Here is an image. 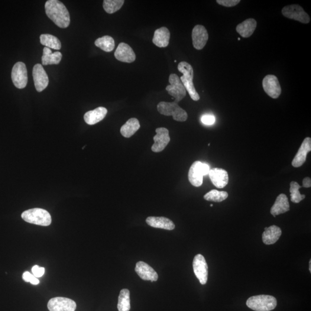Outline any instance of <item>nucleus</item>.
<instances>
[{
	"mask_svg": "<svg viewBox=\"0 0 311 311\" xmlns=\"http://www.w3.org/2000/svg\"><path fill=\"white\" fill-rule=\"evenodd\" d=\"M282 235L281 229L276 225H271L265 228L262 234V241L265 244L271 245L275 244Z\"/></svg>",
	"mask_w": 311,
	"mask_h": 311,
	"instance_id": "5701e85b",
	"label": "nucleus"
},
{
	"mask_svg": "<svg viewBox=\"0 0 311 311\" xmlns=\"http://www.w3.org/2000/svg\"><path fill=\"white\" fill-rule=\"evenodd\" d=\"M146 222L152 227L156 228L172 231L176 228L174 223L171 220L164 218V217H149L146 220Z\"/></svg>",
	"mask_w": 311,
	"mask_h": 311,
	"instance_id": "412c9836",
	"label": "nucleus"
},
{
	"mask_svg": "<svg viewBox=\"0 0 311 311\" xmlns=\"http://www.w3.org/2000/svg\"><path fill=\"white\" fill-rule=\"evenodd\" d=\"M95 46L106 52H111L115 47L114 39L109 35L97 39L95 42Z\"/></svg>",
	"mask_w": 311,
	"mask_h": 311,
	"instance_id": "c85d7f7f",
	"label": "nucleus"
},
{
	"mask_svg": "<svg viewBox=\"0 0 311 311\" xmlns=\"http://www.w3.org/2000/svg\"><path fill=\"white\" fill-rule=\"evenodd\" d=\"M193 270L196 276L200 283L205 285L207 283L208 275V267L205 258L201 254H198L193 260Z\"/></svg>",
	"mask_w": 311,
	"mask_h": 311,
	"instance_id": "f8f14e48",
	"label": "nucleus"
},
{
	"mask_svg": "<svg viewBox=\"0 0 311 311\" xmlns=\"http://www.w3.org/2000/svg\"><path fill=\"white\" fill-rule=\"evenodd\" d=\"M124 2V0H105L103 1V8L108 14H114L121 8Z\"/></svg>",
	"mask_w": 311,
	"mask_h": 311,
	"instance_id": "7c9ffc66",
	"label": "nucleus"
},
{
	"mask_svg": "<svg viewBox=\"0 0 311 311\" xmlns=\"http://www.w3.org/2000/svg\"><path fill=\"white\" fill-rule=\"evenodd\" d=\"M213 205H212V204H211V205H210V206L212 207Z\"/></svg>",
	"mask_w": 311,
	"mask_h": 311,
	"instance_id": "ea45409f",
	"label": "nucleus"
},
{
	"mask_svg": "<svg viewBox=\"0 0 311 311\" xmlns=\"http://www.w3.org/2000/svg\"><path fill=\"white\" fill-rule=\"evenodd\" d=\"M47 307L50 311H75L77 305L75 301L72 299L57 297L48 301Z\"/></svg>",
	"mask_w": 311,
	"mask_h": 311,
	"instance_id": "9d476101",
	"label": "nucleus"
},
{
	"mask_svg": "<svg viewBox=\"0 0 311 311\" xmlns=\"http://www.w3.org/2000/svg\"><path fill=\"white\" fill-rule=\"evenodd\" d=\"M32 76H33L35 89L38 92H42V90L46 89L49 80H48L47 74L42 65L40 64L35 65L32 70Z\"/></svg>",
	"mask_w": 311,
	"mask_h": 311,
	"instance_id": "4468645a",
	"label": "nucleus"
},
{
	"mask_svg": "<svg viewBox=\"0 0 311 311\" xmlns=\"http://www.w3.org/2000/svg\"><path fill=\"white\" fill-rule=\"evenodd\" d=\"M63 55L59 51L52 53L50 48L45 47L44 48L43 56L42 57V63L43 66L48 65L59 64L62 59Z\"/></svg>",
	"mask_w": 311,
	"mask_h": 311,
	"instance_id": "a878e982",
	"label": "nucleus"
},
{
	"mask_svg": "<svg viewBox=\"0 0 311 311\" xmlns=\"http://www.w3.org/2000/svg\"><path fill=\"white\" fill-rule=\"evenodd\" d=\"M310 273H311V261H310Z\"/></svg>",
	"mask_w": 311,
	"mask_h": 311,
	"instance_id": "58836bf2",
	"label": "nucleus"
},
{
	"mask_svg": "<svg viewBox=\"0 0 311 311\" xmlns=\"http://www.w3.org/2000/svg\"><path fill=\"white\" fill-rule=\"evenodd\" d=\"M201 121L203 124L212 125L215 122V118L212 115L206 114L202 116Z\"/></svg>",
	"mask_w": 311,
	"mask_h": 311,
	"instance_id": "e433bc0d",
	"label": "nucleus"
},
{
	"mask_svg": "<svg viewBox=\"0 0 311 311\" xmlns=\"http://www.w3.org/2000/svg\"><path fill=\"white\" fill-rule=\"evenodd\" d=\"M117 307L119 311H129L131 310V299L128 289H124L120 291Z\"/></svg>",
	"mask_w": 311,
	"mask_h": 311,
	"instance_id": "c756f323",
	"label": "nucleus"
},
{
	"mask_svg": "<svg viewBox=\"0 0 311 311\" xmlns=\"http://www.w3.org/2000/svg\"><path fill=\"white\" fill-rule=\"evenodd\" d=\"M290 210V205L288 197L284 194H281L277 198L270 213L274 217L286 213Z\"/></svg>",
	"mask_w": 311,
	"mask_h": 311,
	"instance_id": "aec40b11",
	"label": "nucleus"
},
{
	"mask_svg": "<svg viewBox=\"0 0 311 311\" xmlns=\"http://www.w3.org/2000/svg\"><path fill=\"white\" fill-rule=\"evenodd\" d=\"M22 279L27 283H30L32 285H37L40 283V281L34 275H32L28 271H25L22 274Z\"/></svg>",
	"mask_w": 311,
	"mask_h": 311,
	"instance_id": "72a5a7b5",
	"label": "nucleus"
},
{
	"mask_svg": "<svg viewBox=\"0 0 311 311\" xmlns=\"http://www.w3.org/2000/svg\"><path fill=\"white\" fill-rule=\"evenodd\" d=\"M210 167L207 164L200 161L194 162L189 171V180L195 187H200L203 183V177L209 174Z\"/></svg>",
	"mask_w": 311,
	"mask_h": 311,
	"instance_id": "423d86ee",
	"label": "nucleus"
},
{
	"mask_svg": "<svg viewBox=\"0 0 311 311\" xmlns=\"http://www.w3.org/2000/svg\"><path fill=\"white\" fill-rule=\"evenodd\" d=\"M246 304L255 311H270L277 307V301L273 296L263 294L249 297Z\"/></svg>",
	"mask_w": 311,
	"mask_h": 311,
	"instance_id": "7ed1b4c3",
	"label": "nucleus"
},
{
	"mask_svg": "<svg viewBox=\"0 0 311 311\" xmlns=\"http://www.w3.org/2000/svg\"><path fill=\"white\" fill-rule=\"evenodd\" d=\"M32 271L35 277H42L44 274L45 268L40 267L38 265H35L32 268Z\"/></svg>",
	"mask_w": 311,
	"mask_h": 311,
	"instance_id": "c9c22d12",
	"label": "nucleus"
},
{
	"mask_svg": "<svg viewBox=\"0 0 311 311\" xmlns=\"http://www.w3.org/2000/svg\"><path fill=\"white\" fill-rule=\"evenodd\" d=\"M282 14L287 18L299 22L301 23L308 24L311 21L310 16L304 11L301 6L293 4L285 6L282 9Z\"/></svg>",
	"mask_w": 311,
	"mask_h": 311,
	"instance_id": "6e6552de",
	"label": "nucleus"
},
{
	"mask_svg": "<svg viewBox=\"0 0 311 311\" xmlns=\"http://www.w3.org/2000/svg\"><path fill=\"white\" fill-rule=\"evenodd\" d=\"M301 187L296 181H293L290 183V193L291 202L298 203L305 199L306 196L302 195L299 192V189Z\"/></svg>",
	"mask_w": 311,
	"mask_h": 311,
	"instance_id": "473e14b6",
	"label": "nucleus"
},
{
	"mask_svg": "<svg viewBox=\"0 0 311 311\" xmlns=\"http://www.w3.org/2000/svg\"><path fill=\"white\" fill-rule=\"evenodd\" d=\"M170 85L166 87L168 94L175 98V102L181 101L186 95V90L180 78L176 74H171L169 77Z\"/></svg>",
	"mask_w": 311,
	"mask_h": 311,
	"instance_id": "0eeeda50",
	"label": "nucleus"
},
{
	"mask_svg": "<svg viewBox=\"0 0 311 311\" xmlns=\"http://www.w3.org/2000/svg\"><path fill=\"white\" fill-rule=\"evenodd\" d=\"M216 2L219 5L225 6V7H232L239 4L241 1L240 0H217Z\"/></svg>",
	"mask_w": 311,
	"mask_h": 311,
	"instance_id": "f704fd0d",
	"label": "nucleus"
},
{
	"mask_svg": "<svg viewBox=\"0 0 311 311\" xmlns=\"http://www.w3.org/2000/svg\"><path fill=\"white\" fill-rule=\"evenodd\" d=\"M11 77L14 86L19 89H23L28 82L27 70L25 65L18 62L12 68Z\"/></svg>",
	"mask_w": 311,
	"mask_h": 311,
	"instance_id": "1a4fd4ad",
	"label": "nucleus"
},
{
	"mask_svg": "<svg viewBox=\"0 0 311 311\" xmlns=\"http://www.w3.org/2000/svg\"><path fill=\"white\" fill-rule=\"evenodd\" d=\"M135 271L143 280L156 281L158 280V274L156 272L150 265L144 262L140 261L136 264Z\"/></svg>",
	"mask_w": 311,
	"mask_h": 311,
	"instance_id": "6ab92c4d",
	"label": "nucleus"
},
{
	"mask_svg": "<svg viewBox=\"0 0 311 311\" xmlns=\"http://www.w3.org/2000/svg\"><path fill=\"white\" fill-rule=\"evenodd\" d=\"M156 135L154 136V144L152 145V151L156 153L163 151L170 141L169 131L165 128L156 129Z\"/></svg>",
	"mask_w": 311,
	"mask_h": 311,
	"instance_id": "ddd939ff",
	"label": "nucleus"
},
{
	"mask_svg": "<svg viewBox=\"0 0 311 311\" xmlns=\"http://www.w3.org/2000/svg\"><path fill=\"white\" fill-rule=\"evenodd\" d=\"M311 151V138L307 137L304 139L299 151L294 157L291 165L294 167L302 166L306 161L307 155Z\"/></svg>",
	"mask_w": 311,
	"mask_h": 311,
	"instance_id": "a211bd4d",
	"label": "nucleus"
},
{
	"mask_svg": "<svg viewBox=\"0 0 311 311\" xmlns=\"http://www.w3.org/2000/svg\"><path fill=\"white\" fill-rule=\"evenodd\" d=\"M265 92L273 99H277L281 95L282 89L278 78L272 74L266 76L262 81Z\"/></svg>",
	"mask_w": 311,
	"mask_h": 311,
	"instance_id": "9b49d317",
	"label": "nucleus"
},
{
	"mask_svg": "<svg viewBox=\"0 0 311 311\" xmlns=\"http://www.w3.org/2000/svg\"><path fill=\"white\" fill-rule=\"evenodd\" d=\"M45 11L48 18L58 27L66 28L69 25V13L63 2L58 0H48L45 4Z\"/></svg>",
	"mask_w": 311,
	"mask_h": 311,
	"instance_id": "f257e3e1",
	"label": "nucleus"
},
{
	"mask_svg": "<svg viewBox=\"0 0 311 311\" xmlns=\"http://www.w3.org/2000/svg\"><path fill=\"white\" fill-rule=\"evenodd\" d=\"M209 35L206 29L202 25H197L192 31L193 44L197 50H202L208 41Z\"/></svg>",
	"mask_w": 311,
	"mask_h": 311,
	"instance_id": "2eb2a0df",
	"label": "nucleus"
},
{
	"mask_svg": "<svg viewBox=\"0 0 311 311\" xmlns=\"http://www.w3.org/2000/svg\"><path fill=\"white\" fill-rule=\"evenodd\" d=\"M228 197V194L226 192H219L216 190H212L206 193L203 198L208 201L221 202L225 200Z\"/></svg>",
	"mask_w": 311,
	"mask_h": 311,
	"instance_id": "2f4dec72",
	"label": "nucleus"
},
{
	"mask_svg": "<svg viewBox=\"0 0 311 311\" xmlns=\"http://www.w3.org/2000/svg\"><path fill=\"white\" fill-rule=\"evenodd\" d=\"M108 110L103 107H99L95 110L87 112L84 116V121L87 124L93 125L97 124L105 118Z\"/></svg>",
	"mask_w": 311,
	"mask_h": 311,
	"instance_id": "4be33fe9",
	"label": "nucleus"
},
{
	"mask_svg": "<svg viewBox=\"0 0 311 311\" xmlns=\"http://www.w3.org/2000/svg\"><path fill=\"white\" fill-rule=\"evenodd\" d=\"M22 218L25 222L41 226H48L51 223V217L47 210L34 208L26 210L22 213Z\"/></svg>",
	"mask_w": 311,
	"mask_h": 311,
	"instance_id": "20e7f679",
	"label": "nucleus"
},
{
	"mask_svg": "<svg viewBox=\"0 0 311 311\" xmlns=\"http://www.w3.org/2000/svg\"><path fill=\"white\" fill-rule=\"evenodd\" d=\"M140 128V122L137 118H132L128 120L121 128V133L125 138L131 137Z\"/></svg>",
	"mask_w": 311,
	"mask_h": 311,
	"instance_id": "bb28decb",
	"label": "nucleus"
},
{
	"mask_svg": "<svg viewBox=\"0 0 311 311\" xmlns=\"http://www.w3.org/2000/svg\"><path fill=\"white\" fill-rule=\"evenodd\" d=\"M178 69L183 73V76L180 77V80L186 91L189 93L191 98L194 101H198L200 99V96L194 85V70L192 66L185 61H182L178 64Z\"/></svg>",
	"mask_w": 311,
	"mask_h": 311,
	"instance_id": "f03ea898",
	"label": "nucleus"
},
{
	"mask_svg": "<svg viewBox=\"0 0 311 311\" xmlns=\"http://www.w3.org/2000/svg\"><path fill=\"white\" fill-rule=\"evenodd\" d=\"M170 32L166 27H163L155 31L153 43L158 47H166L169 44Z\"/></svg>",
	"mask_w": 311,
	"mask_h": 311,
	"instance_id": "393cba45",
	"label": "nucleus"
},
{
	"mask_svg": "<svg viewBox=\"0 0 311 311\" xmlns=\"http://www.w3.org/2000/svg\"><path fill=\"white\" fill-rule=\"evenodd\" d=\"M115 57L121 62L126 63H133L135 60V54L133 48L129 44L125 43L119 44L116 48Z\"/></svg>",
	"mask_w": 311,
	"mask_h": 311,
	"instance_id": "dca6fc26",
	"label": "nucleus"
},
{
	"mask_svg": "<svg viewBox=\"0 0 311 311\" xmlns=\"http://www.w3.org/2000/svg\"><path fill=\"white\" fill-rule=\"evenodd\" d=\"M157 108L161 114L173 116V119L177 121L184 122L188 118L187 112L176 102H161L158 104Z\"/></svg>",
	"mask_w": 311,
	"mask_h": 311,
	"instance_id": "39448f33",
	"label": "nucleus"
},
{
	"mask_svg": "<svg viewBox=\"0 0 311 311\" xmlns=\"http://www.w3.org/2000/svg\"><path fill=\"white\" fill-rule=\"evenodd\" d=\"M208 175L212 183L219 189H222L227 185L229 176L226 170L215 168L210 170Z\"/></svg>",
	"mask_w": 311,
	"mask_h": 311,
	"instance_id": "f3484780",
	"label": "nucleus"
},
{
	"mask_svg": "<svg viewBox=\"0 0 311 311\" xmlns=\"http://www.w3.org/2000/svg\"><path fill=\"white\" fill-rule=\"evenodd\" d=\"M41 44L44 46L54 50H60L61 43L58 39L50 34H42L40 37Z\"/></svg>",
	"mask_w": 311,
	"mask_h": 311,
	"instance_id": "cd10ccee",
	"label": "nucleus"
},
{
	"mask_svg": "<svg viewBox=\"0 0 311 311\" xmlns=\"http://www.w3.org/2000/svg\"><path fill=\"white\" fill-rule=\"evenodd\" d=\"M311 186V179L309 177L304 178L303 180V187L306 188H309Z\"/></svg>",
	"mask_w": 311,
	"mask_h": 311,
	"instance_id": "4c0bfd02",
	"label": "nucleus"
},
{
	"mask_svg": "<svg viewBox=\"0 0 311 311\" xmlns=\"http://www.w3.org/2000/svg\"><path fill=\"white\" fill-rule=\"evenodd\" d=\"M257 22L254 19H248L242 22L236 27V31L243 38H249L253 34L256 28H257Z\"/></svg>",
	"mask_w": 311,
	"mask_h": 311,
	"instance_id": "b1692460",
	"label": "nucleus"
}]
</instances>
